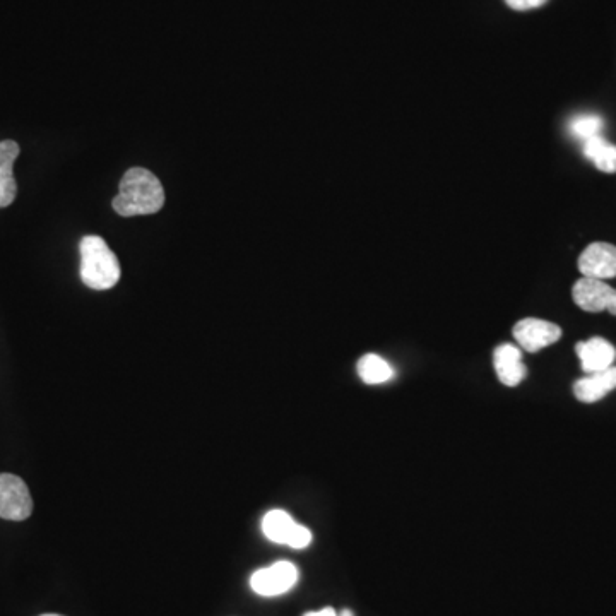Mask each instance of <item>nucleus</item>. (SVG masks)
Masks as SVG:
<instances>
[{"instance_id": "obj_18", "label": "nucleus", "mask_w": 616, "mask_h": 616, "mask_svg": "<svg viewBox=\"0 0 616 616\" xmlns=\"http://www.w3.org/2000/svg\"><path fill=\"white\" fill-rule=\"evenodd\" d=\"M338 616H355V615H353V611L351 610H343L341 611V613H339Z\"/></svg>"}, {"instance_id": "obj_5", "label": "nucleus", "mask_w": 616, "mask_h": 616, "mask_svg": "<svg viewBox=\"0 0 616 616\" xmlns=\"http://www.w3.org/2000/svg\"><path fill=\"white\" fill-rule=\"evenodd\" d=\"M33 512L30 488L19 476L0 474V517L7 521H26Z\"/></svg>"}, {"instance_id": "obj_12", "label": "nucleus", "mask_w": 616, "mask_h": 616, "mask_svg": "<svg viewBox=\"0 0 616 616\" xmlns=\"http://www.w3.org/2000/svg\"><path fill=\"white\" fill-rule=\"evenodd\" d=\"M18 156V143L14 141L0 143V208L11 206L18 194V184L14 178V163L18 160Z\"/></svg>"}, {"instance_id": "obj_17", "label": "nucleus", "mask_w": 616, "mask_h": 616, "mask_svg": "<svg viewBox=\"0 0 616 616\" xmlns=\"http://www.w3.org/2000/svg\"><path fill=\"white\" fill-rule=\"evenodd\" d=\"M303 616H338V613L334 611V608H324V610L320 611H310V613H305Z\"/></svg>"}, {"instance_id": "obj_13", "label": "nucleus", "mask_w": 616, "mask_h": 616, "mask_svg": "<svg viewBox=\"0 0 616 616\" xmlns=\"http://www.w3.org/2000/svg\"><path fill=\"white\" fill-rule=\"evenodd\" d=\"M584 156L593 161L598 170L616 173V146L608 143L605 137L596 136L584 141Z\"/></svg>"}, {"instance_id": "obj_1", "label": "nucleus", "mask_w": 616, "mask_h": 616, "mask_svg": "<svg viewBox=\"0 0 616 616\" xmlns=\"http://www.w3.org/2000/svg\"><path fill=\"white\" fill-rule=\"evenodd\" d=\"M112 206L122 218L158 213L165 206V189L153 172L136 166L120 180L119 194Z\"/></svg>"}, {"instance_id": "obj_3", "label": "nucleus", "mask_w": 616, "mask_h": 616, "mask_svg": "<svg viewBox=\"0 0 616 616\" xmlns=\"http://www.w3.org/2000/svg\"><path fill=\"white\" fill-rule=\"evenodd\" d=\"M262 533L276 545H286L295 550H303L312 543L310 529L293 521L286 510H269L262 519Z\"/></svg>"}, {"instance_id": "obj_16", "label": "nucleus", "mask_w": 616, "mask_h": 616, "mask_svg": "<svg viewBox=\"0 0 616 616\" xmlns=\"http://www.w3.org/2000/svg\"><path fill=\"white\" fill-rule=\"evenodd\" d=\"M505 2L514 11H531V9L545 6L548 0H505Z\"/></svg>"}, {"instance_id": "obj_4", "label": "nucleus", "mask_w": 616, "mask_h": 616, "mask_svg": "<svg viewBox=\"0 0 616 616\" xmlns=\"http://www.w3.org/2000/svg\"><path fill=\"white\" fill-rule=\"evenodd\" d=\"M298 577H300V572L297 567L291 562L281 560V562L273 563L269 567L254 572L250 577V587L259 596L276 598L297 586Z\"/></svg>"}, {"instance_id": "obj_7", "label": "nucleus", "mask_w": 616, "mask_h": 616, "mask_svg": "<svg viewBox=\"0 0 616 616\" xmlns=\"http://www.w3.org/2000/svg\"><path fill=\"white\" fill-rule=\"evenodd\" d=\"M514 338L522 350L528 353H538L562 338V329L548 320L522 319L514 326Z\"/></svg>"}, {"instance_id": "obj_11", "label": "nucleus", "mask_w": 616, "mask_h": 616, "mask_svg": "<svg viewBox=\"0 0 616 616\" xmlns=\"http://www.w3.org/2000/svg\"><path fill=\"white\" fill-rule=\"evenodd\" d=\"M616 389V367L606 368L601 372L587 374L584 379L574 384V394L581 403L593 404L601 401L606 394Z\"/></svg>"}, {"instance_id": "obj_14", "label": "nucleus", "mask_w": 616, "mask_h": 616, "mask_svg": "<svg viewBox=\"0 0 616 616\" xmlns=\"http://www.w3.org/2000/svg\"><path fill=\"white\" fill-rule=\"evenodd\" d=\"M360 379L368 385H379L394 379V368L382 356L368 353L356 365Z\"/></svg>"}, {"instance_id": "obj_19", "label": "nucleus", "mask_w": 616, "mask_h": 616, "mask_svg": "<svg viewBox=\"0 0 616 616\" xmlns=\"http://www.w3.org/2000/svg\"><path fill=\"white\" fill-rule=\"evenodd\" d=\"M42 616H62V615H54V613H48V615H42Z\"/></svg>"}, {"instance_id": "obj_8", "label": "nucleus", "mask_w": 616, "mask_h": 616, "mask_svg": "<svg viewBox=\"0 0 616 616\" xmlns=\"http://www.w3.org/2000/svg\"><path fill=\"white\" fill-rule=\"evenodd\" d=\"M582 278H616V247L611 243H591L579 257Z\"/></svg>"}, {"instance_id": "obj_2", "label": "nucleus", "mask_w": 616, "mask_h": 616, "mask_svg": "<svg viewBox=\"0 0 616 616\" xmlns=\"http://www.w3.org/2000/svg\"><path fill=\"white\" fill-rule=\"evenodd\" d=\"M81 279L91 290H110L119 283L120 264L108 243L96 235H88L79 243Z\"/></svg>"}, {"instance_id": "obj_9", "label": "nucleus", "mask_w": 616, "mask_h": 616, "mask_svg": "<svg viewBox=\"0 0 616 616\" xmlns=\"http://www.w3.org/2000/svg\"><path fill=\"white\" fill-rule=\"evenodd\" d=\"M495 372L502 384L507 387H516L528 375V368L522 362V353L514 344H500L493 353Z\"/></svg>"}, {"instance_id": "obj_6", "label": "nucleus", "mask_w": 616, "mask_h": 616, "mask_svg": "<svg viewBox=\"0 0 616 616\" xmlns=\"http://www.w3.org/2000/svg\"><path fill=\"white\" fill-rule=\"evenodd\" d=\"M572 297L577 307L598 314L608 310L616 315V290L603 279L581 278L572 288Z\"/></svg>"}, {"instance_id": "obj_10", "label": "nucleus", "mask_w": 616, "mask_h": 616, "mask_svg": "<svg viewBox=\"0 0 616 616\" xmlns=\"http://www.w3.org/2000/svg\"><path fill=\"white\" fill-rule=\"evenodd\" d=\"M575 351L579 355L582 370L586 374H594V372H601V370L613 367L616 360L615 346L603 338L582 341L575 346Z\"/></svg>"}, {"instance_id": "obj_15", "label": "nucleus", "mask_w": 616, "mask_h": 616, "mask_svg": "<svg viewBox=\"0 0 616 616\" xmlns=\"http://www.w3.org/2000/svg\"><path fill=\"white\" fill-rule=\"evenodd\" d=\"M605 127V122L594 113H584V115H577L574 119L570 120V134L581 139V141H587L591 137L601 136V131Z\"/></svg>"}]
</instances>
